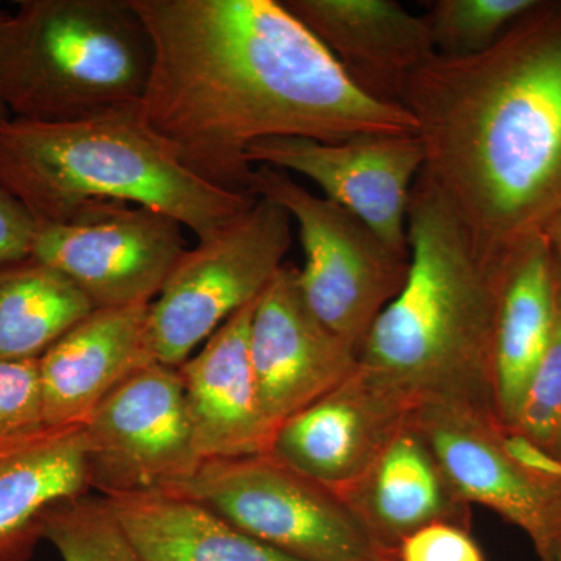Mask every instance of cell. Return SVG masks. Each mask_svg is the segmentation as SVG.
Listing matches in <instances>:
<instances>
[{"label":"cell","instance_id":"1","mask_svg":"<svg viewBox=\"0 0 561 561\" xmlns=\"http://www.w3.org/2000/svg\"><path fill=\"white\" fill-rule=\"evenodd\" d=\"M130 5L153 46L140 119L219 190L250 194L249 150L261 140L416 135L408 110L360 91L278 0Z\"/></svg>","mask_w":561,"mask_h":561},{"label":"cell","instance_id":"2","mask_svg":"<svg viewBox=\"0 0 561 561\" xmlns=\"http://www.w3.org/2000/svg\"><path fill=\"white\" fill-rule=\"evenodd\" d=\"M400 103L485 264L545 238L561 210V0H540L481 54L434 55Z\"/></svg>","mask_w":561,"mask_h":561},{"label":"cell","instance_id":"3","mask_svg":"<svg viewBox=\"0 0 561 561\" xmlns=\"http://www.w3.org/2000/svg\"><path fill=\"white\" fill-rule=\"evenodd\" d=\"M408 243V278L362 343L359 367L412 408L459 405L502 427L494 331L505 264L494 268L479 257L426 169L412 187Z\"/></svg>","mask_w":561,"mask_h":561},{"label":"cell","instance_id":"4","mask_svg":"<svg viewBox=\"0 0 561 561\" xmlns=\"http://www.w3.org/2000/svg\"><path fill=\"white\" fill-rule=\"evenodd\" d=\"M0 186L36 224H70L108 205L144 206L179 220L198 242L256 202L187 171L138 106L72 122H0Z\"/></svg>","mask_w":561,"mask_h":561},{"label":"cell","instance_id":"5","mask_svg":"<svg viewBox=\"0 0 561 561\" xmlns=\"http://www.w3.org/2000/svg\"><path fill=\"white\" fill-rule=\"evenodd\" d=\"M151 65L150 35L130 0H22L0 16V92L18 119L135 108Z\"/></svg>","mask_w":561,"mask_h":561},{"label":"cell","instance_id":"6","mask_svg":"<svg viewBox=\"0 0 561 561\" xmlns=\"http://www.w3.org/2000/svg\"><path fill=\"white\" fill-rule=\"evenodd\" d=\"M250 194L276 203L297 221L305 265L298 287L317 319L359 353L379 313L397 298L409 273L398 253L359 217L312 194L287 172L256 165Z\"/></svg>","mask_w":561,"mask_h":561},{"label":"cell","instance_id":"7","mask_svg":"<svg viewBox=\"0 0 561 561\" xmlns=\"http://www.w3.org/2000/svg\"><path fill=\"white\" fill-rule=\"evenodd\" d=\"M164 491L208 505L254 540L300 561H397L339 494L267 454L205 460Z\"/></svg>","mask_w":561,"mask_h":561},{"label":"cell","instance_id":"8","mask_svg":"<svg viewBox=\"0 0 561 561\" xmlns=\"http://www.w3.org/2000/svg\"><path fill=\"white\" fill-rule=\"evenodd\" d=\"M290 243L287 210L256 198L219 234L184 251L150 302L158 364L179 368L225 321L256 301L283 267Z\"/></svg>","mask_w":561,"mask_h":561},{"label":"cell","instance_id":"9","mask_svg":"<svg viewBox=\"0 0 561 561\" xmlns=\"http://www.w3.org/2000/svg\"><path fill=\"white\" fill-rule=\"evenodd\" d=\"M91 486L103 496L169 490L203 460L195 449L179 368L149 365L111 391L83 423Z\"/></svg>","mask_w":561,"mask_h":561},{"label":"cell","instance_id":"10","mask_svg":"<svg viewBox=\"0 0 561 561\" xmlns=\"http://www.w3.org/2000/svg\"><path fill=\"white\" fill-rule=\"evenodd\" d=\"M183 228L157 209L108 205L70 224H36L31 257L95 308L150 305L186 251Z\"/></svg>","mask_w":561,"mask_h":561},{"label":"cell","instance_id":"11","mask_svg":"<svg viewBox=\"0 0 561 561\" xmlns=\"http://www.w3.org/2000/svg\"><path fill=\"white\" fill-rule=\"evenodd\" d=\"M253 168L268 165L313 181L328 201L350 210L398 253L408 254V209L424 165L416 135L364 136L343 142L273 138L249 150Z\"/></svg>","mask_w":561,"mask_h":561},{"label":"cell","instance_id":"12","mask_svg":"<svg viewBox=\"0 0 561 561\" xmlns=\"http://www.w3.org/2000/svg\"><path fill=\"white\" fill-rule=\"evenodd\" d=\"M409 426L430 449L457 500L490 508L526 531L542 561L561 557L553 529L560 491L512 460L500 424L459 405L424 402L413 408Z\"/></svg>","mask_w":561,"mask_h":561},{"label":"cell","instance_id":"13","mask_svg":"<svg viewBox=\"0 0 561 561\" xmlns=\"http://www.w3.org/2000/svg\"><path fill=\"white\" fill-rule=\"evenodd\" d=\"M250 356L271 435L359 367L357 350L309 309L294 264H284L257 298Z\"/></svg>","mask_w":561,"mask_h":561},{"label":"cell","instance_id":"14","mask_svg":"<svg viewBox=\"0 0 561 561\" xmlns=\"http://www.w3.org/2000/svg\"><path fill=\"white\" fill-rule=\"evenodd\" d=\"M413 408L357 370L273 432L267 456L342 494L386 451Z\"/></svg>","mask_w":561,"mask_h":561},{"label":"cell","instance_id":"15","mask_svg":"<svg viewBox=\"0 0 561 561\" xmlns=\"http://www.w3.org/2000/svg\"><path fill=\"white\" fill-rule=\"evenodd\" d=\"M157 362L150 305L95 308L38 360L44 424L83 426L111 391Z\"/></svg>","mask_w":561,"mask_h":561},{"label":"cell","instance_id":"16","mask_svg":"<svg viewBox=\"0 0 561 561\" xmlns=\"http://www.w3.org/2000/svg\"><path fill=\"white\" fill-rule=\"evenodd\" d=\"M256 301L225 321L201 353L179 367L192 437L203 461L261 456L271 445L250 356Z\"/></svg>","mask_w":561,"mask_h":561},{"label":"cell","instance_id":"17","mask_svg":"<svg viewBox=\"0 0 561 561\" xmlns=\"http://www.w3.org/2000/svg\"><path fill=\"white\" fill-rule=\"evenodd\" d=\"M365 94L401 105L413 70L434 57L423 18L393 0H280Z\"/></svg>","mask_w":561,"mask_h":561},{"label":"cell","instance_id":"18","mask_svg":"<svg viewBox=\"0 0 561 561\" xmlns=\"http://www.w3.org/2000/svg\"><path fill=\"white\" fill-rule=\"evenodd\" d=\"M91 486L83 426H49L0 437V561H27L47 513Z\"/></svg>","mask_w":561,"mask_h":561},{"label":"cell","instance_id":"19","mask_svg":"<svg viewBox=\"0 0 561 561\" xmlns=\"http://www.w3.org/2000/svg\"><path fill=\"white\" fill-rule=\"evenodd\" d=\"M559 311V279L545 238L505 262L496 331L494 398L502 427L518 416L531 378L551 343Z\"/></svg>","mask_w":561,"mask_h":561},{"label":"cell","instance_id":"20","mask_svg":"<svg viewBox=\"0 0 561 561\" xmlns=\"http://www.w3.org/2000/svg\"><path fill=\"white\" fill-rule=\"evenodd\" d=\"M339 496L394 556L413 531L442 522L465 526L467 519L468 505L457 500L409 423L364 478Z\"/></svg>","mask_w":561,"mask_h":561},{"label":"cell","instance_id":"21","mask_svg":"<svg viewBox=\"0 0 561 561\" xmlns=\"http://www.w3.org/2000/svg\"><path fill=\"white\" fill-rule=\"evenodd\" d=\"M103 497L140 561H300L254 540L208 505L171 491Z\"/></svg>","mask_w":561,"mask_h":561},{"label":"cell","instance_id":"22","mask_svg":"<svg viewBox=\"0 0 561 561\" xmlns=\"http://www.w3.org/2000/svg\"><path fill=\"white\" fill-rule=\"evenodd\" d=\"M94 309L72 280L32 257L0 268V362L39 360Z\"/></svg>","mask_w":561,"mask_h":561},{"label":"cell","instance_id":"23","mask_svg":"<svg viewBox=\"0 0 561 561\" xmlns=\"http://www.w3.org/2000/svg\"><path fill=\"white\" fill-rule=\"evenodd\" d=\"M43 540L62 561H140L108 501L88 493L47 513Z\"/></svg>","mask_w":561,"mask_h":561},{"label":"cell","instance_id":"24","mask_svg":"<svg viewBox=\"0 0 561 561\" xmlns=\"http://www.w3.org/2000/svg\"><path fill=\"white\" fill-rule=\"evenodd\" d=\"M540 0H437L423 21L435 54L470 57L496 43Z\"/></svg>","mask_w":561,"mask_h":561},{"label":"cell","instance_id":"25","mask_svg":"<svg viewBox=\"0 0 561 561\" xmlns=\"http://www.w3.org/2000/svg\"><path fill=\"white\" fill-rule=\"evenodd\" d=\"M508 432L546 449L561 460V290L551 343L531 378L518 416Z\"/></svg>","mask_w":561,"mask_h":561},{"label":"cell","instance_id":"26","mask_svg":"<svg viewBox=\"0 0 561 561\" xmlns=\"http://www.w3.org/2000/svg\"><path fill=\"white\" fill-rule=\"evenodd\" d=\"M43 424L38 360L0 362V437Z\"/></svg>","mask_w":561,"mask_h":561},{"label":"cell","instance_id":"27","mask_svg":"<svg viewBox=\"0 0 561 561\" xmlns=\"http://www.w3.org/2000/svg\"><path fill=\"white\" fill-rule=\"evenodd\" d=\"M397 561H485V557L465 526L442 522L404 538Z\"/></svg>","mask_w":561,"mask_h":561},{"label":"cell","instance_id":"28","mask_svg":"<svg viewBox=\"0 0 561 561\" xmlns=\"http://www.w3.org/2000/svg\"><path fill=\"white\" fill-rule=\"evenodd\" d=\"M36 220L5 187L0 186V268L28 260Z\"/></svg>","mask_w":561,"mask_h":561},{"label":"cell","instance_id":"29","mask_svg":"<svg viewBox=\"0 0 561 561\" xmlns=\"http://www.w3.org/2000/svg\"><path fill=\"white\" fill-rule=\"evenodd\" d=\"M545 241L548 243L553 265H556L557 279L561 286V210L559 216L553 219L551 227L545 234Z\"/></svg>","mask_w":561,"mask_h":561},{"label":"cell","instance_id":"30","mask_svg":"<svg viewBox=\"0 0 561 561\" xmlns=\"http://www.w3.org/2000/svg\"><path fill=\"white\" fill-rule=\"evenodd\" d=\"M553 527H556V535L561 545V493L553 504Z\"/></svg>","mask_w":561,"mask_h":561},{"label":"cell","instance_id":"31","mask_svg":"<svg viewBox=\"0 0 561 561\" xmlns=\"http://www.w3.org/2000/svg\"><path fill=\"white\" fill-rule=\"evenodd\" d=\"M0 16H2V13H0ZM9 117H11L10 111L3 102L2 92H0V122L9 119Z\"/></svg>","mask_w":561,"mask_h":561},{"label":"cell","instance_id":"32","mask_svg":"<svg viewBox=\"0 0 561 561\" xmlns=\"http://www.w3.org/2000/svg\"><path fill=\"white\" fill-rule=\"evenodd\" d=\"M559 287H560V290H561V286H560V284H559Z\"/></svg>","mask_w":561,"mask_h":561}]
</instances>
